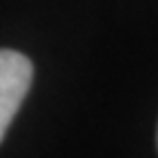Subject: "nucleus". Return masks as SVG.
<instances>
[{
  "label": "nucleus",
  "instance_id": "1",
  "mask_svg": "<svg viewBox=\"0 0 158 158\" xmlns=\"http://www.w3.org/2000/svg\"><path fill=\"white\" fill-rule=\"evenodd\" d=\"M33 81V64L29 57L0 48V143L13 121L15 112L20 110L24 97Z\"/></svg>",
  "mask_w": 158,
  "mask_h": 158
}]
</instances>
